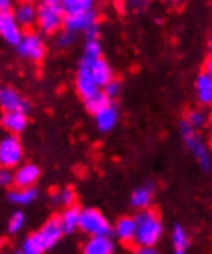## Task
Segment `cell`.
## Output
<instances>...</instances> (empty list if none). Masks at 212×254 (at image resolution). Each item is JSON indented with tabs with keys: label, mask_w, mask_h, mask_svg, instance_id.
Returning <instances> with one entry per match:
<instances>
[{
	"label": "cell",
	"mask_w": 212,
	"mask_h": 254,
	"mask_svg": "<svg viewBox=\"0 0 212 254\" xmlns=\"http://www.w3.org/2000/svg\"><path fill=\"white\" fill-rule=\"evenodd\" d=\"M63 236L65 231L62 227V222H60V217H51L43 223V227L39 231L25 239L22 242L20 251L23 254H42L45 251L53 250Z\"/></svg>",
	"instance_id": "6da1fadb"
},
{
	"label": "cell",
	"mask_w": 212,
	"mask_h": 254,
	"mask_svg": "<svg viewBox=\"0 0 212 254\" xmlns=\"http://www.w3.org/2000/svg\"><path fill=\"white\" fill-rule=\"evenodd\" d=\"M137 222V234H135V245L140 247H156L163 236V223L156 211L140 210L135 214Z\"/></svg>",
	"instance_id": "7a4b0ae2"
},
{
	"label": "cell",
	"mask_w": 212,
	"mask_h": 254,
	"mask_svg": "<svg viewBox=\"0 0 212 254\" xmlns=\"http://www.w3.org/2000/svg\"><path fill=\"white\" fill-rule=\"evenodd\" d=\"M180 136L183 139L186 148L189 149V153L197 159L200 168L205 173H209L212 170V157H211V149H208L205 140L202 139V134L199 129H195L186 119L180 122L178 125Z\"/></svg>",
	"instance_id": "3957f363"
},
{
	"label": "cell",
	"mask_w": 212,
	"mask_h": 254,
	"mask_svg": "<svg viewBox=\"0 0 212 254\" xmlns=\"http://www.w3.org/2000/svg\"><path fill=\"white\" fill-rule=\"evenodd\" d=\"M66 14L60 3H40L37 26L45 34H55L65 26Z\"/></svg>",
	"instance_id": "277c9868"
},
{
	"label": "cell",
	"mask_w": 212,
	"mask_h": 254,
	"mask_svg": "<svg viewBox=\"0 0 212 254\" xmlns=\"http://www.w3.org/2000/svg\"><path fill=\"white\" fill-rule=\"evenodd\" d=\"M80 231L85 236H114V227L97 208H83L80 214Z\"/></svg>",
	"instance_id": "5b68a950"
},
{
	"label": "cell",
	"mask_w": 212,
	"mask_h": 254,
	"mask_svg": "<svg viewBox=\"0 0 212 254\" xmlns=\"http://www.w3.org/2000/svg\"><path fill=\"white\" fill-rule=\"evenodd\" d=\"M16 51L22 59H25V61L39 64L43 61L45 56H47V45H45L40 34L34 31H28L25 33L22 42L16 47Z\"/></svg>",
	"instance_id": "8992f818"
},
{
	"label": "cell",
	"mask_w": 212,
	"mask_h": 254,
	"mask_svg": "<svg viewBox=\"0 0 212 254\" xmlns=\"http://www.w3.org/2000/svg\"><path fill=\"white\" fill-rule=\"evenodd\" d=\"M23 160V146L17 134H8L0 142V165L2 168L16 170L22 165Z\"/></svg>",
	"instance_id": "52a82bcc"
},
{
	"label": "cell",
	"mask_w": 212,
	"mask_h": 254,
	"mask_svg": "<svg viewBox=\"0 0 212 254\" xmlns=\"http://www.w3.org/2000/svg\"><path fill=\"white\" fill-rule=\"evenodd\" d=\"M23 29L12 11H0V36L8 45L16 48L25 36Z\"/></svg>",
	"instance_id": "ba28073f"
},
{
	"label": "cell",
	"mask_w": 212,
	"mask_h": 254,
	"mask_svg": "<svg viewBox=\"0 0 212 254\" xmlns=\"http://www.w3.org/2000/svg\"><path fill=\"white\" fill-rule=\"evenodd\" d=\"M0 107H2L3 111H22V113H28L31 105L29 102L11 86H3L0 89Z\"/></svg>",
	"instance_id": "9c48e42d"
},
{
	"label": "cell",
	"mask_w": 212,
	"mask_h": 254,
	"mask_svg": "<svg viewBox=\"0 0 212 254\" xmlns=\"http://www.w3.org/2000/svg\"><path fill=\"white\" fill-rule=\"evenodd\" d=\"M100 86L96 82L94 76L91 74V69L88 66H80L77 69V74H75V91H77L79 97L82 100L94 96L96 93L100 91Z\"/></svg>",
	"instance_id": "30bf717a"
},
{
	"label": "cell",
	"mask_w": 212,
	"mask_h": 254,
	"mask_svg": "<svg viewBox=\"0 0 212 254\" xmlns=\"http://www.w3.org/2000/svg\"><path fill=\"white\" fill-rule=\"evenodd\" d=\"M94 23H99V14L96 9H91L88 12L75 14V16H66L63 28L77 34V33H85Z\"/></svg>",
	"instance_id": "8fae6325"
},
{
	"label": "cell",
	"mask_w": 212,
	"mask_h": 254,
	"mask_svg": "<svg viewBox=\"0 0 212 254\" xmlns=\"http://www.w3.org/2000/svg\"><path fill=\"white\" fill-rule=\"evenodd\" d=\"M135 234H137V222H135V217L123 216L115 222L114 236L118 239V242H122L123 245H131L135 242Z\"/></svg>",
	"instance_id": "7c38bea8"
},
{
	"label": "cell",
	"mask_w": 212,
	"mask_h": 254,
	"mask_svg": "<svg viewBox=\"0 0 212 254\" xmlns=\"http://www.w3.org/2000/svg\"><path fill=\"white\" fill-rule=\"evenodd\" d=\"M40 177V168L34 163H25L19 165L14 171V187L17 188H29L34 187Z\"/></svg>",
	"instance_id": "4fadbf2b"
},
{
	"label": "cell",
	"mask_w": 212,
	"mask_h": 254,
	"mask_svg": "<svg viewBox=\"0 0 212 254\" xmlns=\"http://www.w3.org/2000/svg\"><path fill=\"white\" fill-rule=\"evenodd\" d=\"M115 250V244L112 241V236L99 234L89 236L88 241L83 245L85 254H111Z\"/></svg>",
	"instance_id": "5bb4252c"
},
{
	"label": "cell",
	"mask_w": 212,
	"mask_h": 254,
	"mask_svg": "<svg viewBox=\"0 0 212 254\" xmlns=\"http://www.w3.org/2000/svg\"><path fill=\"white\" fill-rule=\"evenodd\" d=\"M118 117H120V113H118V108L114 105L111 102L108 107L103 108L102 111H99L96 116H94V121H96V128L100 131V132H109L112 131L117 124H118Z\"/></svg>",
	"instance_id": "9a60e30c"
},
{
	"label": "cell",
	"mask_w": 212,
	"mask_h": 254,
	"mask_svg": "<svg viewBox=\"0 0 212 254\" xmlns=\"http://www.w3.org/2000/svg\"><path fill=\"white\" fill-rule=\"evenodd\" d=\"M12 12H14V16H16L17 22L25 29H29L34 25H37L39 6H36L34 2H17V5L14 6Z\"/></svg>",
	"instance_id": "2e32d148"
},
{
	"label": "cell",
	"mask_w": 212,
	"mask_h": 254,
	"mask_svg": "<svg viewBox=\"0 0 212 254\" xmlns=\"http://www.w3.org/2000/svg\"><path fill=\"white\" fill-rule=\"evenodd\" d=\"M2 127L8 134H20L28 127V116L22 111H3L2 116Z\"/></svg>",
	"instance_id": "e0dca14e"
},
{
	"label": "cell",
	"mask_w": 212,
	"mask_h": 254,
	"mask_svg": "<svg viewBox=\"0 0 212 254\" xmlns=\"http://www.w3.org/2000/svg\"><path fill=\"white\" fill-rule=\"evenodd\" d=\"M154 194H156V185L154 184H146L140 188L135 190L132 194H131V206L134 210H146V208L151 206L153 203V199H154Z\"/></svg>",
	"instance_id": "ac0fdd59"
},
{
	"label": "cell",
	"mask_w": 212,
	"mask_h": 254,
	"mask_svg": "<svg viewBox=\"0 0 212 254\" xmlns=\"http://www.w3.org/2000/svg\"><path fill=\"white\" fill-rule=\"evenodd\" d=\"M37 197H39V191L34 187H29V188H17V187H14L6 194V199L12 205H17V206L31 205L33 202L37 200Z\"/></svg>",
	"instance_id": "d6986e66"
},
{
	"label": "cell",
	"mask_w": 212,
	"mask_h": 254,
	"mask_svg": "<svg viewBox=\"0 0 212 254\" xmlns=\"http://www.w3.org/2000/svg\"><path fill=\"white\" fill-rule=\"evenodd\" d=\"M80 214H82V208L77 205H71L66 206L63 213L58 216L65 234H72L77 230H80Z\"/></svg>",
	"instance_id": "ffe728a7"
},
{
	"label": "cell",
	"mask_w": 212,
	"mask_h": 254,
	"mask_svg": "<svg viewBox=\"0 0 212 254\" xmlns=\"http://www.w3.org/2000/svg\"><path fill=\"white\" fill-rule=\"evenodd\" d=\"M195 94L200 105H212V77H209L206 72H202L195 79Z\"/></svg>",
	"instance_id": "44dd1931"
},
{
	"label": "cell",
	"mask_w": 212,
	"mask_h": 254,
	"mask_svg": "<svg viewBox=\"0 0 212 254\" xmlns=\"http://www.w3.org/2000/svg\"><path fill=\"white\" fill-rule=\"evenodd\" d=\"M89 69H91V74L94 76V79H96V82L99 83L100 88L106 86L114 79L112 68H111V65L108 62L105 61L103 57L97 59V61L89 66Z\"/></svg>",
	"instance_id": "7402d4cb"
},
{
	"label": "cell",
	"mask_w": 212,
	"mask_h": 254,
	"mask_svg": "<svg viewBox=\"0 0 212 254\" xmlns=\"http://www.w3.org/2000/svg\"><path fill=\"white\" fill-rule=\"evenodd\" d=\"M102 45L99 42V39H94V40H86L85 43V48H83V56L80 59V66H91L97 59L102 57Z\"/></svg>",
	"instance_id": "603a6c76"
},
{
	"label": "cell",
	"mask_w": 212,
	"mask_h": 254,
	"mask_svg": "<svg viewBox=\"0 0 212 254\" xmlns=\"http://www.w3.org/2000/svg\"><path fill=\"white\" fill-rule=\"evenodd\" d=\"M96 0H62L60 6L63 8L66 16H75V14L88 12L94 9Z\"/></svg>",
	"instance_id": "cb8c5ba5"
},
{
	"label": "cell",
	"mask_w": 212,
	"mask_h": 254,
	"mask_svg": "<svg viewBox=\"0 0 212 254\" xmlns=\"http://www.w3.org/2000/svg\"><path fill=\"white\" fill-rule=\"evenodd\" d=\"M171 241H172V247H174V251L177 254H183L188 251L189 245H191V239H189V234L186 233V230L177 223L172 228V233H171Z\"/></svg>",
	"instance_id": "d4e9b609"
},
{
	"label": "cell",
	"mask_w": 212,
	"mask_h": 254,
	"mask_svg": "<svg viewBox=\"0 0 212 254\" xmlns=\"http://www.w3.org/2000/svg\"><path fill=\"white\" fill-rule=\"evenodd\" d=\"M112 100L106 96V93L103 91V89H100L99 93H96L94 96H91L88 99L83 100V105H85V110L89 113V114H93L96 116L99 111H102L103 108H106L109 105Z\"/></svg>",
	"instance_id": "484cf974"
},
{
	"label": "cell",
	"mask_w": 212,
	"mask_h": 254,
	"mask_svg": "<svg viewBox=\"0 0 212 254\" xmlns=\"http://www.w3.org/2000/svg\"><path fill=\"white\" fill-rule=\"evenodd\" d=\"M186 121L195 128V129H203L208 127V122H209V117L205 111L202 110H189L185 116Z\"/></svg>",
	"instance_id": "4316f807"
},
{
	"label": "cell",
	"mask_w": 212,
	"mask_h": 254,
	"mask_svg": "<svg viewBox=\"0 0 212 254\" xmlns=\"http://www.w3.org/2000/svg\"><path fill=\"white\" fill-rule=\"evenodd\" d=\"M54 202L62 205L63 208L66 206H71V205H75V192L71 187H65V188H60L54 192L53 196Z\"/></svg>",
	"instance_id": "83f0119b"
},
{
	"label": "cell",
	"mask_w": 212,
	"mask_h": 254,
	"mask_svg": "<svg viewBox=\"0 0 212 254\" xmlns=\"http://www.w3.org/2000/svg\"><path fill=\"white\" fill-rule=\"evenodd\" d=\"M23 225H25V214L22 211H16V213H12L8 219L6 231L11 236H16L22 231Z\"/></svg>",
	"instance_id": "f1b7e54d"
},
{
	"label": "cell",
	"mask_w": 212,
	"mask_h": 254,
	"mask_svg": "<svg viewBox=\"0 0 212 254\" xmlns=\"http://www.w3.org/2000/svg\"><path fill=\"white\" fill-rule=\"evenodd\" d=\"M74 42H75V33L68 31V29H65V28H63V31L57 36V40H55L57 47H58L60 50H66V48H69Z\"/></svg>",
	"instance_id": "f546056e"
},
{
	"label": "cell",
	"mask_w": 212,
	"mask_h": 254,
	"mask_svg": "<svg viewBox=\"0 0 212 254\" xmlns=\"http://www.w3.org/2000/svg\"><path fill=\"white\" fill-rule=\"evenodd\" d=\"M102 89H103V91L106 93V96H108L111 100H114L120 94V91H122V83H120V80H117V79H112L108 85L103 86Z\"/></svg>",
	"instance_id": "4dcf8cb0"
},
{
	"label": "cell",
	"mask_w": 212,
	"mask_h": 254,
	"mask_svg": "<svg viewBox=\"0 0 212 254\" xmlns=\"http://www.w3.org/2000/svg\"><path fill=\"white\" fill-rule=\"evenodd\" d=\"M126 3L134 12H143L148 9L151 0H126Z\"/></svg>",
	"instance_id": "1f68e13d"
},
{
	"label": "cell",
	"mask_w": 212,
	"mask_h": 254,
	"mask_svg": "<svg viewBox=\"0 0 212 254\" xmlns=\"http://www.w3.org/2000/svg\"><path fill=\"white\" fill-rule=\"evenodd\" d=\"M0 185L2 187H14V173L9 168H2L0 171Z\"/></svg>",
	"instance_id": "d6a6232c"
},
{
	"label": "cell",
	"mask_w": 212,
	"mask_h": 254,
	"mask_svg": "<svg viewBox=\"0 0 212 254\" xmlns=\"http://www.w3.org/2000/svg\"><path fill=\"white\" fill-rule=\"evenodd\" d=\"M83 34H85L86 40H94V39H99V37H100V26H99V23H94L93 26H89Z\"/></svg>",
	"instance_id": "836d02e7"
},
{
	"label": "cell",
	"mask_w": 212,
	"mask_h": 254,
	"mask_svg": "<svg viewBox=\"0 0 212 254\" xmlns=\"http://www.w3.org/2000/svg\"><path fill=\"white\" fill-rule=\"evenodd\" d=\"M203 72H206L209 77H212V51H211V54L206 57V61H205V65H203Z\"/></svg>",
	"instance_id": "e575fe53"
},
{
	"label": "cell",
	"mask_w": 212,
	"mask_h": 254,
	"mask_svg": "<svg viewBox=\"0 0 212 254\" xmlns=\"http://www.w3.org/2000/svg\"><path fill=\"white\" fill-rule=\"evenodd\" d=\"M16 0H0V11H12Z\"/></svg>",
	"instance_id": "d590c367"
},
{
	"label": "cell",
	"mask_w": 212,
	"mask_h": 254,
	"mask_svg": "<svg viewBox=\"0 0 212 254\" xmlns=\"http://www.w3.org/2000/svg\"><path fill=\"white\" fill-rule=\"evenodd\" d=\"M139 253L140 254H157V250H156V247H140Z\"/></svg>",
	"instance_id": "8d00e7d4"
},
{
	"label": "cell",
	"mask_w": 212,
	"mask_h": 254,
	"mask_svg": "<svg viewBox=\"0 0 212 254\" xmlns=\"http://www.w3.org/2000/svg\"><path fill=\"white\" fill-rule=\"evenodd\" d=\"M40 3H60L62 0H39Z\"/></svg>",
	"instance_id": "74e56055"
},
{
	"label": "cell",
	"mask_w": 212,
	"mask_h": 254,
	"mask_svg": "<svg viewBox=\"0 0 212 254\" xmlns=\"http://www.w3.org/2000/svg\"><path fill=\"white\" fill-rule=\"evenodd\" d=\"M209 48H211V51H212V36H211V39H209Z\"/></svg>",
	"instance_id": "f35d334b"
},
{
	"label": "cell",
	"mask_w": 212,
	"mask_h": 254,
	"mask_svg": "<svg viewBox=\"0 0 212 254\" xmlns=\"http://www.w3.org/2000/svg\"><path fill=\"white\" fill-rule=\"evenodd\" d=\"M16 2H34V0H16Z\"/></svg>",
	"instance_id": "ab89813d"
},
{
	"label": "cell",
	"mask_w": 212,
	"mask_h": 254,
	"mask_svg": "<svg viewBox=\"0 0 212 254\" xmlns=\"http://www.w3.org/2000/svg\"><path fill=\"white\" fill-rule=\"evenodd\" d=\"M209 149H211V153H212V137H211V142H209Z\"/></svg>",
	"instance_id": "60d3db41"
},
{
	"label": "cell",
	"mask_w": 212,
	"mask_h": 254,
	"mask_svg": "<svg viewBox=\"0 0 212 254\" xmlns=\"http://www.w3.org/2000/svg\"><path fill=\"white\" fill-rule=\"evenodd\" d=\"M211 119H212V116H211Z\"/></svg>",
	"instance_id": "b9f144b4"
}]
</instances>
